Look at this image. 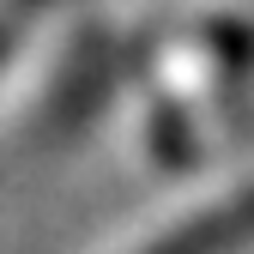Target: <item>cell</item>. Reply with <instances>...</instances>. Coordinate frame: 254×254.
I'll use <instances>...</instances> for the list:
<instances>
[{"instance_id":"cell-1","label":"cell","mask_w":254,"mask_h":254,"mask_svg":"<svg viewBox=\"0 0 254 254\" xmlns=\"http://www.w3.org/2000/svg\"><path fill=\"white\" fill-rule=\"evenodd\" d=\"M242 242H254V188H236V194L188 212L182 224L157 230L133 254H224V248H242Z\"/></svg>"}]
</instances>
